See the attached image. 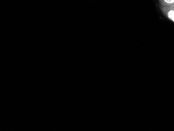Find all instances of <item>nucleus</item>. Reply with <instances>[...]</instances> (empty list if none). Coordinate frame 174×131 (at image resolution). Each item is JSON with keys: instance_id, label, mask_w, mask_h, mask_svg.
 I'll return each instance as SVG.
<instances>
[{"instance_id": "nucleus-1", "label": "nucleus", "mask_w": 174, "mask_h": 131, "mask_svg": "<svg viewBox=\"0 0 174 131\" xmlns=\"http://www.w3.org/2000/svg\"><path fill=\"white\" fill-rule=\"evenodd\" d=\"M161 8L165 16L174 23V7H162Z\"/></svg>"}, {"instance_id": "nucleus-2", "label": "nucleus", "mask_w": 174, "mask_h": 131, "mask_svg": "<svg viewBox=\"0 0 174 131\" xmlns=\"http://www.w3.org/2000/svg\"><path fill=\"white\" fill-rule=\"evenodd\" d=\"M162 7H174V0H159Z\"/></svg>"}]
</instances>
